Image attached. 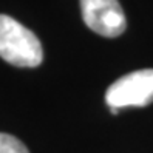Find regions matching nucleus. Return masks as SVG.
Returning a JSON list of instances; mask_svg holds the SVG:
<instances>
[{
	"mask_svg": "<svg viewBox=\"0 0 153 153\" xmlns=\"http://www.w3.org/2000/svg\"><path fill=\"white\" fill-rule=\"evenodd\" d=\"M0 57L14 67H39L42 45L31 30L6 14H0Z\"/></svg>",
	"mask_w": 153,
	"mask_h": 153,
	"instance_id": "nucleus-1",
	"label": "nucleus"
},
{
	"mask_svg": "<svg viewBox=\"0 0 153 153\" xmlns=\"http://www.w3.org/2000/svg\"><path fill=\"white\" fill-rule=\"evenodd\" d=\"M110 108L146 107L153 102V70H138L124 74L113 82L105 93Z\"/></svg>",
	"mask_w": 153,
	"mask_h": 153,
	"instance_id": "nucleus-2",
	"label": "nucleus"
},
{
	"mask_svg": "<svg viewBox=\"0 0 153 153\" xmlns=\"http://www.w3.org/2000/svg\"><path fill=\"white\" fill-rule=\"evenodd\" d=\"M85 25L104 37H118L125 31L127 19L118 0H80Z\"/></svg>",
	"mask_w": 153,
	"mask_h": 153,
	"instance_id": "nucleus-3",
	"label": "nucleus"
},
{
	"mask_svg": "<svg viewBox=\"0 0 153 153\" xmlns=\"http://www.w3.org/2000/svg\"><path fill=\"white\" fill-rule=\"evenodd\" d=\"M0 153H30L25 144L16 136L6 133H0Z\"/></svg>",
	"mask_w": 153,
	"mask_h": 153,
	"instance_id": "nucleus-4",
	"label": "nucleus"
}]
</instances>
